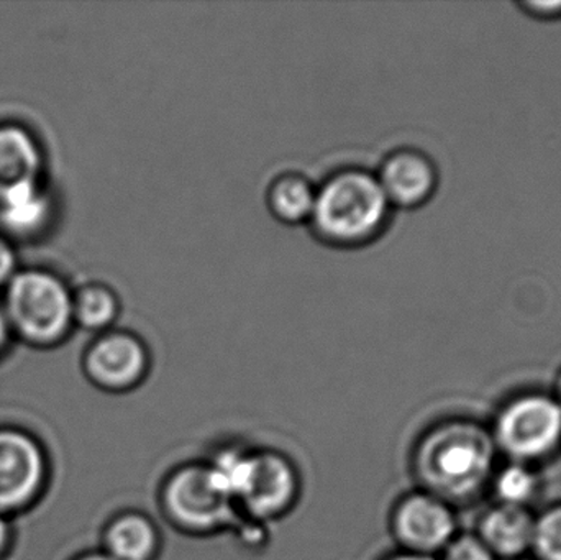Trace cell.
<instances>
[{
	"label": "cell",
	"mask_w": 561,
	"mask_h": 560,
	"mask_svg": "<svg viewBox=\"0 0 561 560\" xmlns=\"http://www.w3.org/2000/svg\"><path fill=\"white\" fill-rule=\"evenodd\" d=\"M496 444L493 434L473 421H447L419 441L414 472L424 492L444 502H467L493 476Z\"/></svg>",
	"instance_id": "cell-1"
},
{
	"label": "cell",
	"mask_w": 561,
	"mask_h": 560,
	"mask_svg": "<svg viewBox=\"0 0 561 560\" xmlns=\"http://www.w3.org/2000/svg\"><path fill=\"white\" fill-rule=\"evenodd\" d=\"M391 217L392 204L376 173L350 167L333 171L317 186L309 226L327 245L356 249L381 237Z\"/></svg>",
	"instance_id": "cell-2"
},
{
	"label": "cell",
	"mask_w": 561,
	"mask_h": 560,
	"mask_svg": "<svg viewBox=\"0 0 561 560\" xmlns=\"http://www.w3.org/2000/svg\"><path fill=\"white\" fill-rule=\"evenodd\" d=\"M232 495L240 513L255 522L287 515L300 495L294 464L276 450L226 447L209 460Z\"/></svg>",
	"instance_id": "cell-3"
},
{
	"label": "cell",
	"mask_w": 561,
	"mask_h": 560,
	"mask_svg": "<svg viewBox=\"0 0 561 560\" xmlns=\"http://www.w3.org/2000/svg\"><path fill=\"white\" fill-rule=\"evenodd\" d=\"M161 506L174 528L190 535H216L232 528L240 512L209 462L184 464L161 487Z\"/></svg>",
	"instance_id": "cell-4"
},
{
	"label": "cell",
	"mask_w": 561,
	"mask_h": 560,
	"mask_svg": "<svg viewBox=\"0 0 561 560\" xmlns=\"http://www.w3.org/2000/svg\"><path fill=\"white\" fill-rule=\"evenodd\" d=\"M7 318L28 341L51 344L68 332L75 319L72 299L55 276L22 273L10 283Z\"/></svg>",
	"instance_id": "cell-5"
},
{
	"label": "cell",
	"mask_w": 561,
	"mask_h": 560,
	"mask_svg": "<svg viewBox=\"0 0 561 560\" xmlns=\"http://www.w3.org/2000/svg\"><path fill=\"white\" fill-rule=\"evenodd\" d=\"M496 449L513 462L550 456L561 444V404L547 395H523L501 410L493 431Z\"/></svg>",
	"instance_id": "cell-6"
},
{
	"label": "cell",
	"mask_w": 561,
	"mask_h": 560,
	"mask_svg": "<svg viewBox=\"0 0 561 560\" xmlns=\"http://www.w3.org/2000/svg\"><path fill=\"white\" fill-rule=\"evenodd\" d=\"M48 459L38 441L25 431L0 430V515L23 512L42 495Z\"/></svg>",
	"instance_id": "cell-7"
},
{
	"label": "cell",
	"mask_w": 561,
	"mask_h": 560,
	"mask_svg": "<svg viewBox=\"0 0 561 560\" xmlns=\"http://www.w3.org/2000/svg\"><path fill=\"white\" fill-rule=\"evenodd\" d=\"M391 529L401 551L435 556L457 536L450 503L419 490L402 496L391 513Z\"/></svg>",
	"instance_id": "cell-8"
},
{
	"label": "cell",
	"mask_w": 561,
	"mask_h": 560,
	"mask_svg": "<svg viewBox=\"0 0 561 560\" xmlns=\"http://www.w3.org/2000/svg\"><path fill=\"white\" fill-rule=\"evenodd\" d=\"M84 368L95 387L111 393H124L147 380L151 355L147 342L137 334L111 331L89 347Z\"/></svg>",
	"instance_id": "cell-9"
},
{
	"label": "cell",
	"mask_w": 561,
	"mask_h": 560,
	"mask_svg": "<svg viewBox=\"0 0 561 560\" xmlns=\"http://www.w3.org/2000/svg\"><path fill=\"white\" fill-rule=\"evenodd\" d=\"M379 183L392 207L415 209L432 199L438 186V171L424 151L399 148L382 160Z\"/></svg>",
	"instance_id": "cell-10"
},
{
	"label": "cell",
	"mask_w": 561,
	"mask_h": 560,
	"mask_svg": "<svg viewBox=\"0 0 561 560\" xmlns=\"http://www.w3.org/2000/svg\"><path fill=\"white\" fill-rule=\"evenodd\" d=\"M536 518L527 506L497 505L481 519L478 538L494 558L517 559L533 549Z\"/></svg>",
	"instance_id": "cell-11"
},
{
	"label": "cell",
	"mask_w": 561,
	"mask_h": 560,
	"mask_svg": "<svg viewBox=\"0 0 561 560\" xmlns=\"http://www.w3.org/2000/svg\"><path fill=\"white\" fill-rule=\"evenodd\" d=\"M161 532L150 516L124 512L104 532V551L112 560H157L161 552Z\"/></svg>",
	"instance_id": "cell-12"
},
{
	"label": "cell",
	"mask_w": 561,
	"mask_h": 560,
	"mask_svg": "<svg viewBox=\"0 0 561 560\" xmlns=\"http://www.w3.org/2000/svg\"><path fill=\"white\" fill-rule=\"evenodd\" d=\"M38 145L23 128L0 127V196L20 184L38 180Z\"/></svg>",
	"instance_id": "cell-13"
},
{
	"label": "cell",
	"mask_w": 561,
	"mask_h": 560,
	"mask_svg": "<svg viewBox=\"0 0 561 560\" xmlns=\"http://www.w3.org/2000/svg\"><path fill=\"white\" fill-rule=\"evenodd\" d=\"M317 186L299 173H284L270 184L266 203L283 224H309L316 204Z\"/></svg>",
	"instance_id": "cell-14"
},
{
	"label": "cell",
	"mask_w": 561,
	"mask_h": 560,
	"mask_svg": "<svg viewBox=\"0 0 561 560\" xmlns=\"http://www.w3.org/2000/svg\"><path fill=\"white\" fill-rule=\"evenodd\" d=\"M48 197L36 183L20 184L0 196V220L15 233H32L45 224Z\"/></svg>",
	"instance_id": "cell-15"
},
{
	"label": "cell",
	"mask_w": 561,
	"mask_h": 560,
	"mask_svg": "<svg viewBox=\"0 0 561 560\" xmlns=\"http://www.w3.org/2000/svg\"><path fill=\"white\" fill-rule=\"evenodd\" d=\"M121 311L117 295L107 286L92 285L72 299V312L85 329L102 331L111 328Z\"/></svg>",
	"instance_id": "cell-16"
},
{
	"label": "cell",
	"mask_w": 561,
	"mask_h": 560,
	"mask_svg": "<svg viewBox=\"0 0 561 560\" xmlns=\"http://www.w3.org/2000/svg\"><path fill=\"white\" fill-rule=\"evenodd\" d=\"M537 490L539 479L527 464H510L494 477V493L501 505L527 506Z\"/></svg>",
	"instance_id": "cell-17"
},
{
	"label": "cell",
	"mask_w": 561,
	"mask_h": 560,
	"mask_svg": "<svg viewBox=\"0 0 561 560\" xmlns=\"http://www.w3.org/2000/svg\"><path fill=\"white\" fill-rule=\"evenodd\" d=\"M533 551L537 560H561V505L536 518Z\"/></svg>",
	"instance_id": "cell-18"
},
{
	"label": "cell",
	"mask_w": 561,
	"mask_h": 560,
	"mask_svg": "<svg viewBox=\"0 0 561 560\" xmlns=\"http://www.w3.org/2000/svg\"><path fill=\"white\" fill-rule=\"evenodd\" d=\"M440 560H496L478 536H455Z\"/></svg>",
	"instance_id": "cell-19"
},
{
	"label": "cell",
	"mask_w": 561,
	"mask_h": 560,
	"mask_svg": "<svg viewBox=\"0 0 561 560\" xmlns=\"http://www.w3.org/2000/svg\"><path fill=\"white\" fill-rule=\"evenodd\" d=\"M519 7L527 15L537 20L549 22V20L561 19V0H556V2H520Z\"/></svg>",
	"instance_id": "cell-20"
},
{
	"label": "cell",
	"mask_w": 561,
	"mask_h": 560,
	"mask_svg": "<svg viewBox=\"0 0 561 560\" xmlns=\"http://www.w3.org/2000/svg\"><path fill=\"white\" fill-rule=\"evenodd\" d=\"M13 266H15V255L9 243L0 239V283L5 282L12 275Z\"/></svg>",
	"instance_id": "cell-21"
},
{
	"label": "cell",
	"mask_w": 561,
	"mask_h": 560,
	"mask_svg": "<svg viewBox=\"0 0 561 560\" xmlns=\"http://www.w3.org/2000/svg\"><path fill=\"white\" fill-rule=\"evenodd\" d=\"M10 545V526L7 516L0 515V559L5 555Z\"/></svg>",
	"instance_id": "cell-22"
},
{
	"label": "cell",
	"mask_w": 561,
	"mask_h": 560,
	"mask_svg": "<svg viewBox=\"0 0 561 560\" xmlns=\"http://www.w3.org/2000/svg\"><path fill=\"white\" fill-rule=\"evenodd\" d=\"M382 560H440L435 556L414 555V552L399 551Z\"/></svg>",
	"instance_id": "cell-23"
},
{
	"label": "cell",
	"mask_w": 561,
	"mask_h": 560,
	"mask_svg": "<svg viewBox=\"0 0 561 560\" xmlns=\"http://www.w3.org/2000/svg\"><path fill=\"white\" fill-rule=\"evenodd\" d=\"M10 321L7 312L0 308V351L5 347L7 339H9Z\"/></svg>",
	"instance_id": "cell-24"
},
{
	"label": "cell",
	"mask_w": 561,
	"mask_h": 560,
	"mask_svg": "<svg viewBox=\"0 0 561 560\" xmlns=\"http://www.w3.org/2000/svg\"><path fill=\"white\" fill-rule=\"evenodd\" d=\"M76 560H112L105 552H89V555L79 556Z\"/></svg>",
	"instance_id": "cell-25"
},
{
	"label": "cell",
	"mask_w": 561,
	"mask_h": 560,
	"mask_svg": "<svg viewBox=\"0 0 561 560\" xmlns=\"http://www.w3.org/2000/svg\"><path fill=\"white\" fill-rule=\"evenodd\" d=\"M557 393H559V397H557V400H559L560 404H561V375L559 378V385H557Z\"/></svg>",
	"instance_id": "cell-26"
},
{
	"label": "cell",
	"mask_w": 561,
	"mask_h": 560,
	"mask_svg": "<svg viewBox=\"0 0 561 560\" xmlns=\"http://www.w3.org/2000/svg\"><path fill=\"white\" fill-rule=\"evenodd\" d=\"M523 560H527V559H523Z\"/></svg>",
	"instance_id": "cell-27"
}]
</instances>
